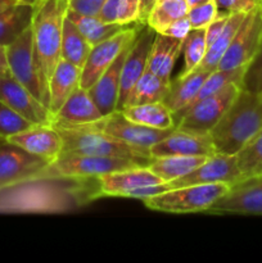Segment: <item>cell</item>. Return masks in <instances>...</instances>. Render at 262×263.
Returning a JSON list of instances; mask_svg holds the SVG:
<instances>
[{"instance_id":"cell-21","label":"cell","mask_w":262,"mask_h":263,"mask_svg":"<svg viewBox=\"0 0 262 263\" xmlns=\"http://www.w3.org/2000/svg\"><path fill=\"white\" fill-rule=\"evenodd\" d=\"M131 44L121 51V54L116 58V61L103 72V74L98 79V81L89 89L90 95L92 97L94 102L97 103L98 108H99L103 116H107L117 110L123 62H125L126 54H127Z\"/></svg>"},{"instance_id":"cell-40","label":"cell","mask_w":262,"mask_h":263,"mask_svg":"<svg viewBox=\"0 0 262 263\" xmlns=\"http://www.w3.org/2000/svg\"><path fill=\"white\" fill-rule=\"evenodd\" d=\"M140 5L141 0H121L120 8H118L117 23L125 26L138 23L139 18H140Z\"/></svg>"},{"instance_id":"cell-29","label":"cell","mask_w":262,"mask_h":263,"mask_svg":"<svg viewBox=\"0 0 262 263\" xmlns=\"http://www.w3.org/2000/svg\"><path fill=\"white\" fill-rule=\"evenodd\" d=\"M91 49L92 45L82 35V32L76 27V25L67 17L64 18L61 58L82 69Z\"/></svg>"},{"instance_id":"cell-23","label":"cell","mask_w":262,"mask_h":263,"mask_svg":"<svg viewBox=\"0 0 262 263\" xmlns=\"http://www.w3.org/2000/svg\"><path fill=\"white\" fill-rule=\"evenodd\" d=\"M81 73L82 69L80 67L62 58L58 62L49 81L48 110L51 118L61 109L69 95L81 86Z\"/></svg>"},{"instance_id":"cell-39","label":"cell","mask_w":262,"mask_h":263,"mask_svg":"<svg viewBox=\"0 0 262 263\" xmlns=\"http://www.w3.org/2000/svg\"><path fill=\"white\" fill-rule=\"evenodd\" d=\"M215 3L221 14L249 13L262 5V0H215Z\"/></svg>"},{"instance_id":"cell-36","label":"cell","mask_w":262,"mask_h":263,"mask_svg":"<svg viewBox=\"0 0 262 263\" xmlns=\"http://www.w3.org/2000/svg\"><path fill=\"white\" fill-rule=\"evenodd\" d=\"M180 41L182 40L163 35V33L161 32H157L156 37H154L153 46H152L151 55H149L148 68H146V71H151L157 74V72L159 71L162 63H163L164 59L167 58L170 51H171L172 48H174L177 43H180Z\"/></svg>"},{"instance_id":"cell-30","label":"cell","mask_w":262,"mask_h":263,"mask_svg":"<svg viewBox=\"0 0 262 263\" xmlns=\"http://www.w3.org/2000/svg\"><path fill=\"white\" fill-rule=\"evenodd\" d=\"M246 14L247 13H231V14H229L222 32H221L220 36L208 46L207 53H205L204 58H203L202 63L199 64L198 68L210 72L217 69L221 59H222L226 50H228V48L230 46L231 41H233L238 28L240 27Z\"/></svg>"},{"instance_id":"cell-6","label":"cell","mask_w":262,"mask_h":263,"mask_svg":"<svg viewBox=\"0 0 262 263\" xmlns=\"http://www.w3.org/2000/svg\"><path fill=\"white\" fill-rule=\"evenodd\" d=\"M138 166H140V164L128 161V159L108 158V157L63 152L55 161L49 163L40 174L33 177L86 179V177H98L100 175L108 174V172L122 171V170L133 168V167Z\"/></svg>"},{"instance_id":"cell-27","label":"cell","mask_w":262,"mask_h":263,"mask_svg":"<svg viewBox=\"0 0 262 263\" xmlns=\"http://www.w3.org/2000/svg\"><path fill=\"white\" fill-rule=\"evenodd\" d=\"M205 159L207 157L200 156L156 157L148 164V168L164 182H170L194 171Z\"/></svg>"},{"instance_id":"cell-44","label":"cell","mask_w":262,"mask_h":263,"mask_svg":"<svg viewBox=\"0 0 262 263\" xmlns=\"http://www.w3.org/2000/svg\"><path fill=\"white\" fill-rule=\"evenodd\" d=\"M158 3V0H141L140 5V18H139V22L145 23L146 18H148L149 13L152 12V9L154 8V5Z\"/></svg>"},{"instance_id":"cell-37","label":"cell","mask_w":262,"mask_h":263,"mask_svg":"<svg viewBox=\"0 0 262 263\" xmlns=\"http://www.w3.org/2000/svg\"><path fill=\"white\" fill-rule=\"evenodd\" d=\"M217 15V5H216L215 0H211L204 4L189 7L186 17L192 25V28H205Z\"/></svg>"},{"instance_id":"cell-20","label":"cell","mask_w":262,"mask_h":263,"mask_svg":"<svg viewBox=\"0 0 262 263\" xmlns=\"http://www.w3.org/2000/svg\"><path fill=\"white\" fill-rule=\"evenodd\" d=\"M103 117L104 116L98 108L89 90L80 86L69 95L61 109L53 116L51 125L77 127V126L91 125V123L102 120Z\"/></svg>"},{"instance_id":"cell-31","label":"cell","mask_w":262,"mask_h":263,"mask_svg":"<svg viewBox=\"0 0 262 263\" xmlns=\"http://www.w3.org/2000/svg\"><path fill=\"white\" fill-rule=\"evenodd\" d=\"M189 10L186 0H158L146 18V25L156 32H162L172 22L185 17Z\"/></svg>"},{"instance_id":"cell-19","label":"cell","mask_w":262,"mask_h":263,"mask_svg":"<svg viewBox=\"0 0 262 263\" xmlns=\"http://www.w3.org/2000/svg\"><path fill=\"white\" fill-rule=\"evenodd\" d=\"M216 151L210 135L188 133L175 128L167 138L151 148L153 158L164 156H200L210 157Z\"/></svg>"},{"instance_id":"cell-49","label":"cell","mask_w":262,"mask_h":263,"mask_svg":"<svg viewBox=\"0 0 262 263\" xmlns=\"http://www.w3.org/2000/svg\"><path fill=\"white\" fill-rule=\"evenodd\" d=\"M21 2H26V0H21Z\"/></svg>"},{"instance_id":"cell-48","label":"cell","mask_w":262,"mask_h":263,"mask_svg":"<svg viewBox=\"0 0 262 263\" xmlns=\"http://www.w3.org/2000/svg\"><path fill=\"white\" fill-rule=\"evenodd\" d=\"M5 140H7V139L3 138V136H0V143H3V141H5Z\"/></svg>"},{"instance_id":"cell-18","label":"cell","mask_w":262,"mask_h":263,"mask_svg":"<svg viewBox=\"0 0 262 263\" xmlns=\"http://www.w3.org/2000/svg\"><path fill=\"white\" fill-rule=\"evenodd\" d=\"M7 140L49 163L63 153V139L53 125H33L27 130L8 136Z\"/></svg>"},{"instance_id":"cell-33","label":"cell","mask_w":262,"mask_h":263,"mask_svg":"<svg viewBox=\"0 0 262 263\" xmlns=\"http://www.w3.org/2000/svg\"><path fill=\"white\" fill-rule=\"evenodd\" d=\"M244 73H246V69L244 68H240V69H218L217 68V69H215V71L211 72V73L208 74L207 79L204 80V82H203L199 92H198L197 98H195L194 102H193L190 105H193L194 103L199 102V100H202L203 98L210 97V95L221 91V90L225 89V87L229 86V85L235 84V82L241 84V82H243ZM180 117H181V116H180ZM177 122H179V121H177Z\"/></svg>"},{"instance_id":"cell-50","label":"cell","mask_w":262,"mask_h":263,"mask_svg":"<svg viewBox=\"0 0 262 263\" xmlns=\"http://www.w3.org/2000/svg\"><path fill=\"white\" fill-rule=\"evenodd\" d=\"M261 92H262V91H261Z\"/></svg>"},{"instance_id":"cell-45","label":"cell","mask_w":262,"mask_h":263,"mask_svg":"<svg viewBox=\"0 0 262 263\" xmlns=\"http://www.w3.org/2000/svg\"><path fill=\"white\" fill-rule=\"evenodd\" d=\"M8 58H7V46L0 45V71H8Z\"/></svg>"},{"instance_id":"cell-7","label":"cell","mask_w":262,"mask_h":263,"mask_svg":"<svg viewBox=\"0 0 262 263\" xmlns=\"http://www.w3.org/2000/svg\"><path fill=\"white\" fill-rule=\"evenodd\" d=\"M241 90V84H231L216 94L203 98L181 115L176 128L188 133L208 135L217 125Z\"/></svg>"},{"instance_id":"cell-17","label":"cell","mask_w":262,"mask_h":263,"mask_svg":"<svg viewBox=\"0 0 262 263\" xmlns=\"http://www.w3.org/2000/svg\"><path fill=\"white\" fill-rule=\"evenodd\" d=\"M100 198L122 197L131 198L136 190L152 185L164 182L161 177L151 171L148 167L138 166L122 171L108 172L97 177Z\"/></svg>"},{"instance_id":"cell-15","label":"cell","mask_w":262,"mask_h":263,"mask_svg":"<svg viewBox=\"0 0 262 263\" xmlns=\"http://www.w3.org/2000/svg\"><path fill=\"white\" fill-rule=\"evenodd\" d=\"M156 33V31L151 26L144 23L140 30H139L135 40L131 44L130 49L126 54L125 62H123L117 110L122 109L130 90L133 89L135 82L143 76L144 72L148 68L149 55H151Z\"/></svg>"},{"instance_id":"cell-13","label":"cell","mask_w":262,"mask_h":263,"mask_svg":"<svg viewBox=\"0 0 262 263\" xmlns=\"http://www.w3.org/2000/svg\"><path fill=\"white\" fill-rule=\"evenodd\" d=\"M8 68L33 97L44 104L40 77L33 54L32 28H27L20 37L7 46Z\"/></svg>"},{"instance_id":"cell-12","label":"cell","mask_w":262,"mask_h":263,"mask_svg":"<svg viewBox=\"0 0 262 263\" xmlns=\"http://www.w3.org/2000/svg\"><path fill=\"white\" fill-rule=\"evenodd\" d=\"M213 215H262V175L244 177L207 211Z\"/></svg>"},{"instance_id":"cell-14","label":"cell","mask_w":262,"mask_h":263,"mask_svg":"<svg viewBox=\"0 0 262 263\" xmlns=\"http://www.w3.org/2000/svg\"><path fill=\"white\" fill-rule=\"evenodd\" d=\"M48 164L45 159L28 153L8 140L3 141L0 143V189L36 176Z\"/></svg>"},{"instance_id":"cell-47","label":"cell","mask_w":262,"mask_h":263,"mask_svg":"<svg viewBox=\"0 0 262 263\" xmlns=\"http://www.w3.org/2000/svg\"><path fill=\"white\" fill-rule=\"evenodd\" d=\"M211 2V0H186L188 5L189 7H194V5H199V4H204V3Z\"/></svg>"},{"instance_id":"cell-28","label":"cell","mask_w":262,"mask_h":263,"mask_svg":"<svg viewBox=\"0 0 262 263\" xmlns=\"http://www.w3.org/2000/svg\"><path fill=\"white\" fill-rule=\"evenodd\" d=\"M66 17L76 25V27L81 31L82 35L87 39V41L92 46L112 37L113 35L120 32L122 28L128 26L120 25V23L104 22L103 20H100L99 15L80 14V13L74 12L69 8L67 9Z\"/></svg>"},{"instance_id":"cell-24","label":"cell","mask_w":262,"mask_h":263,"mask_svg":"<svg viewBox=\"0 0 262 263\" xmlns=\"http://www.w3.org/2000/svg\"><path fill=\"white\" fill-rule=\"evenodd\" d=\"M32 2L17 0L0 12V45L8 46L32 25Z\"/></svg>"},{"instance_id":"cell-16","label":"cell","mask_w":262,"mask_h":263,"mask_svg":"<svg viewBox=\"0 0 262 263\" xmlns=\"http://www.w3.org/2000/svg\"><path fill=\"white\" fill-rule=\"evenodd\" d=\"M0 100L33 125H51L48 108L14 79L9 69L0 71Z\"/></svg>"},{"instance_id":"cell-8","label":"cell","mask_w":262,"mask_h":263,"mask_svg":"<svg viewBox=\"0 0 262 263\" xmlns=\"http://www.w3.org/2000/svg\"><path fill=\"white\" fill-rule=\"evenodd\" d=\"M262 45V5L247 13L218 69H247Z\"/></svg>"},{"instance_id":"cell-41","label":"cell","mask_w":262,"mask_h":263,"mask_svg":"<svg viewBox=\"0 0 262 263\" xmlns=\"http://www.w3.org/2000/svg\"><path fill=\"white\" fill-rule=\"evenodd\" d=\"M105 0H68V8L86 15H99Z\"/></svg>"},{"instance_id":"cell-38","label":"cell","mask_w":262,"mask_h":263,"mask_svg":"<svg viewBox=\"0 0 262 263\" xmlns=\"http://www.w3.org/2000/svg\"><path fill=\"white\" fill-rule=\"evenodd\" d=\"M241 89L252 92L262 91V45L256 58L247 67L243 82H241Z\"/></svg>"},{"instance_id":"cell-3","label":"cell","mask_w":262,"mask_h":263,"mask_svg":"<svg viewBox=\"0 0 262 263\" xmlns=\"http://www.w3.org/2000/svg\"><path fill=\"white\" fill-rule=\"evenodd\" d=\"M261 128L262 92L241 89L208 135L216 153L238 154Z\"/></svg>"},{"instance_id":"cell-46","label":"cell","mask_w":262,"mask_h":263,"mask_svg":"<svg viewBox=\"0 0 262 263\" xmlns=\"http://www.w3.org/2000/svg\"><path fill=\"white\" fill-rule=\"evenodd\" d=\"M15 2H17V0H0V12H2L3 9H5V8L10 7L12 4H14Z\"/></svg>"},{"instance_id":"cell-5","label":"cell","mask_w":262,"mask_h":263,"mask_svg":"<svg viewBox=\"0 0 262 263\" xmlns=\"http://www.w3.org/2000/svg\"><path fill=\"white\" fill-rule=\"evenodd\" d=\"M230 190L228 184H199L175 187L153 197L144 198L141 202L152 211L174 215L205 212L216 200Z\"/></svg>"},{"instance_id":"cell-26","label":"cell","mask_w":262,"mask_h":263,"mask_svg":"<svg viewBox=\"0 0 262 263\" xmlns=\"http://www.w3.org/2000/svg\"><path fill=\"white\" fill-rule=\"evenodd\" d=\"M170 85L171 82L164 81L158 74L151 71H145L128 92L123 108L131 107V105L146 104V103L163 102L164 98L169 94Z\"/></svg>"},{"instance_id":"cell-43","label":"cell","mask_w":262,"mask_h":263,"mask_svg":"<svg viewBox=\"0 0 262 263\" xmlns=\"http://www.w3.org/2000/svg\"><path fill=\"white\" fill-rule=\"evenodd\" d=\"M121 0H105L103 4L102 9H100L99 17L104 22L108 23H117V15H118V8H120Z\"/></svg>"},{"instance_id":"cell-32","label":"cell","mask_w":262,"mask_h":263,"mask_svg":"<svg viewBox=\"0 0 262 263\" xmlns=\"http://www.w3.org/2000/svg\"><path fill=\"white\" fill-rule=\"evenodd\" d=\"M207 37L205 28H192L182 41L184 50V69L180 74H188L197 69L207 53Z\"/></svg>"},{"instance_id":"cell-1","label":"cell","mask_w":262,"mask_h":263,"mask_svg":"<svg viewBox=\"0 0 262 263\" xmlns=\"http://www.w3.org/2000/svg\"><path fill=\"white\" fill-rule=\"evenodd\" d=\"M99 198L97 177H32L0 189V213H66Z\"/></svg>"},{"instance_id":"cell-10","label":"cell","mask_w":262,"mask_h":263,"mask_svg":"<svg viewBox=\"0 0 262 263\" xmlns=\"http://www.w3.org/2000/svg\"><path fill=\"white\" fill-rule=\"evenodd\" d=\"M86 126L104 131V133L109 134V135L115 136V138L120 139V140L125 141L130 145L148 149V151H151L154 144L163 140L175 130V128L161 130V128L140 125V123L128 120L125 115H122L121 110H115V112L104 116L102 120ZM77 127H80V126H77Z\"/></svg>"},{"instance_id":"cell-42","label":"cell","mask_w":262,"mask_h":263,"mask_svg":"<svg viewBox=\"0 0 262 263\" xmlns=\"http://www.w3.org/2000/svg\"><path fill=\"white\" fill-rule=\"evenodd\" d=\"M190 30H192V25H190L189 20H188V17L185 15V17L179 18V20H176L175 22H172L171 25H170L169 27L164 28L161 33L171 36V37L174 39H179V40H184L188 36V33L190 32Z\"/></svg>"},{"instance_id":"cell-2","label":"cell","mask_w":262,"mask_h":263,"mask_svg":"<svg viewBox=\"0 0 262 263\" xmlns=\"http://www.w3.org/2000/svg\"><path fill=\"white\" fill-rule=\"evenodd\" d=\"M33 54L40 77L44 105L48 108L49 81L61 61L63 22L68 0H32Z\"/></svg>"},{"instance_id":"cell-4","label":"cell","mask_w":262,"mask_h":263,"mask_svg":"<svg viewBox=\"0 0 262 263\" xmlns=\"http://www.w3.org/2000/svg\"><path fill=\"white\" fill-rule=\"evenodd\" d=\"M63 139V152L128 159L140 166L148 167L153 157L151 151L133 146L109 134L89 126L67 127L54 126Z\"/></svg>"},{"instance_id":"cell-35","label":"cell","mask_w":262,"mask_h":263,"mask_svg":"<svg viewBox=\"0 0 262 263\" xmlns=\"http://www.w3.org/2000/svg\"><path fill=\"white\" fill-rule=\"evenodd\" d=\"M32 126V122L0 100V136L7 139L8 136L27 130Z\"/></svg>"},{"instance_id":"cell-9","label":"cell","mask_w":262,"mask_h":263,"mask_svg":"<svg viewBox=\"0 0 262 263\" xmlns=\"http://www.w3.org/2000/svg\"><path fill=\"white\" fill-rule=\"evenodd\" d=\"M144 23H133L113 35L112 37L92 46L81 73V87L89 90L98 81L103 72L116 61L121 51L135 40Z\"/></svg>"},{"instance_id":"cell-22","label":"cell","mask_w":262,"mask_h":263,"mask_svg":"<svg viewBox=\"0 0 262 263\" xmlns=\"http://www.w3.org/2000/svg\"><path fill=\"white\" fill-rule=\"evenodd\" d=\"M210 73V71L197 68L190 72V73L180 74L175 80L171 79L169 94L164 98L163 103L174 112L176 125L180 116L194 102L203 82H204V80L207 79Z\"/></svg>"},{"instance_id":"cell-25","label":"cell","mask_w":262,"mask_h":263,"mask_svg":"<svg viewBox=\"0 0 262 263\" xmlns=\"http://www.w3.org/2000/svg\"><path fill=\"white\" fill-rule=\"evenodd\" d=\"M121 112L128 120L140 123V125L148 126V127L161 128V130L176 128L174 112L163 102L131 105V107L121 109Z\"/></svg>"},{"instance_id":"cell-34","label":"cell","mask_w":262,"mask_h":263,"mask_svg":"<svg viewBox=\"0 0 262 263\" xmlns=\"http://www.w3.org/2000/svg\"><path fill=\"white\" fill-rule=\"evenodd\" d=\"M236 157L244 177L262 175V128Z\"/></svg>"},{"instance_id":"cell-11","label":"cell","mask_w":262,"mask_h":263,"mask_svg":"<svg viewBox=\"0 0 262 263\" xmlns=\"http://www.w3.org/2000/svg\"><path fill=\"white\" fill-rule=\"evenodd\" d=\"M244 179L239 168L236 154L215 153L207 157L199 167L180 179L170 181L171 189L199 184H228L234 185Z\"/></svg>"}]
</instances>
